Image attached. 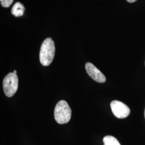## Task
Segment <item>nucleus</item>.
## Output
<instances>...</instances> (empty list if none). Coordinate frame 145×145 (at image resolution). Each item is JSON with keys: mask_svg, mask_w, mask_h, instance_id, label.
Wrapping results in <instances>:
<instances>
[{"mask_svg": "<svg viewBox=\"0 0 145 145\" xmlns=\"http://www.w3.org/2000/svg\"><path fill=\"white\" fill-rule=\"evenodd\" d=\"M144 115H145V112H144Z\"/></svg>", "mask_w": 145, "mask_h": 145, "instance_id": "nucleus-11", "label": "nucleus"}, {"mask_svg": "<svg viewBox=\"0 0 145 145\" xmlns=\"http://www.w3.org/2000/svg\"><path fill=\"white\" fill-rule=\"evenodd\" d=\"M104 145H121L118 140L113 136L106 135L104 137Z\"/></svg>", "mask_w": 145, "mask_h": 145, "instance_id": "nucleus-7", "label": "nucleus"}, {"mask_svg": "<svg viewBox=\"0 0 145 145\" xmlns=\"http://www.w3.org/2000/svg\"><path fill=\"white\" fill-rule=\"evenodd\" d=\"M126 1L130 3H132V2H134L135 1H136L137 0H126Z\"/></svg>", "mask_w": 145, "mask_h": 145, "instance_id": "nucleus-9", "label": "nucleus"}, {"mask_svg": "<svg viewBox=\"0 0 145 145\" xmlns=\"http://www.w3.org/2000/svg\"><path fill=\"white\" fill-rule=\"evenodd\" d=\"M111 109L114 116L118 118H126L130 114V109L125 104L117 100L111 102Z\"/></svg>", "mask_w": 145, "mask_h": 145, "instance_id": "nucleus-4", "label": "nucleus"}, {"mask_svg": "<svg viewBox=\"0 0 145 145\" xmlns=\"http://www.w3.org/2000/svg\"><path fill=\"white\" fill-rule=\"evenodd\" d=\"M14 73H15V74H16V73H17V71H16V70H14Z\"/></svg>", "mask_w": 145, "mask_h": 145, "instance_id": "nucleus-10", "label": "nucleus"}, {"mask_svg": "<svg viewBox=\"0 0 145 145\" xmlns=\"http://www.w3.org/2000/svg\"><path fill=\"white\" fill-rule=\"evenodd\" d=\"M54 118L57 123L63 124L67 123L71 118L72 110L67 102L64 100L60 101L54 109Z\"/></svg>", "mask_w": 145, "mask_h": 145, "instance_id": "nucleus-2", "label": "nucleus"}, {"mask_svg": "<svg viewBox=\"0 0 145 145\" xmlns=\"http://www.w3.org/2000/svg\"><path fill=\"white\" fill-rule=\"evenodd\" d=\"M0 1L2 7L5 8H8L11 5L14 0H0Z\"/></svg>", "mask_w": 145, "mask_h": 145, "instance_id": "nucleus-8", "label": "nucleus"}, {"mask_svg": "<svg viewBox=\"0 0 145 145\" xmlns=\"http://www.w3.org/2000/svg\"><path fill=\"white\" fill-rule=\"evenodd\" d=\"M25 7L20 2H16L11 9V14L15 17H21L24 15Z\"/></svg>", "mask_w": 145, "mask_h": 145, "instance_id": "nucleus-6", "label": "nucleus"}, {"mask_svg": "<svg viewBox=\"0 0 145 145\" xmlns=\"http://www.w3.org/2000/svg\"><path fill=\"white\" fill-rule=\"evenodd\" d=\"M85 68L89 76L93 80L99 83H104L105 82L106 78L104 75L93 63L90 62L86 63Z\"/></svg>", "mask_w": 145, "mask_h": 145, "instance_id": "nucleus-5", "label": "nucleus"}, {"mask_svg": "<svg viewBox=\"0 0 145 145\" xmlns=\"http://www.w3.org/2000/svg\"><path fill=\"white\" fill-rule=\"evenodd\" d=\"M18 87V78L16 74L10 72L5 76L3 81L4 93L7 97H10L15 94Z\"/></svg>", "mask_w": 145, "mask_h": 145, "instance_id": "nucleus-3", "label": "nucleus"}, {"mask_svg": "<svg viewBox=\"0 0 145 145\" xmlns=\"http://www.w3.org/2000/svg\"><path fill=\"white\" fill-rule=\"evenodd\" d=\"M55 45L51 38H47L42 43L39 53L40 62L42 66H47L51 63L54 57Z\"/></svg>", "mask_w": 145, "mask_h": 145, "instance_id": "nucleus-1", "label": "nucleus"}]
</instances>
